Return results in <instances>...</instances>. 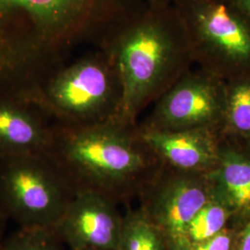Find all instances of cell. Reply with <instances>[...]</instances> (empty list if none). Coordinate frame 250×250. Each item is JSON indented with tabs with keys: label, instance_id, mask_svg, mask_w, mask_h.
I'll list each match as a JSON object with an SVG mask.
<instances>
[{
	"label": "cell",
	"instance_id": "1",
	"mask_svg": "<svg viewBox=\"0 0 250 250\" xmlns=\"http://www.w3.org/2000/svg\"><path fill=\"white\" fill-rule=\"evenodd\" d=\"M143 0H0V99L31 104L83 53L105 50Z\"/></svg>",
	"mask_w": 250,
	"mask_h": 250
},
{
	"label": "cell",
	"instance_id": "2",
	"mask_svg": "<svg viewBox=\"0 0 250 250\" xmlns=\"http://www.w3.org/2000/svg\"><path fill=\"white\" fill-rule=\"evenodd\" d=\"M46 155L74 193L96 192L117 204L140 197L164 168L138 125L121 115L95 125L54 123Z\"/></svg>",
	"mask_w": 250,
	"mask_h": 250
},
{
	"label": "cell",
	"instance_id": "3",
	"mask_svg": "<svg viewBox=\"0 0 250 250\" xmlns=\"http://www.w3.org/2000/svg\"><path fill=\"white\" fill-rule=\"evenodd\" d=\"M105 51L122 79L121 116L134 124L195 64L188 31L174 6L146 9Z\"/></svg>",
	"mask_w": 250,
	"mask_h": 250
},
{
	"label": "cell",
	"instance_id": "4",
	"mask_svg": "<svg viewBox=\"0 0 250 250\" xmlns=\"http://www.w3.org/2000/svg\"><path fill=\"white\" fill-rule=\"evenodd\" d=\"M124 89L116 64L105 50H93L45 83L32 105L54 123L86 125L120 116Z\"/></svg>",
	"mask_w": 250,
	"mask_h": 250
},
{
	"label": "cell",
	"instance_id": "5",
	"mask_svg": "<svg viewBox=\"0 0 250 250\" xmlns=\"http://www.w3.org/2000/svg\"><path fill=\"white\" fill-rule=\"evenodd\" d=\"M195 64L224 81L250 77V19L226 0H175Z\"/></svg>",
	"mask_w": 250,
	"mask_h": 250
},
{
	"label": "cell",
	"instance_id": "6",
	"mask_svg": "<svg viewBox=\"0 0 250 250\" xmlns=\"http://www.w3.org/2000/svg\"><path fill=\"white\" fill-rule=\"evenodd\" d=\"M74 195L47 155L0 159V211L20 229H54Z\"/></svg>",
	"mask_w": 250,
	"mask_h": 250
},
{
	"label": "cell",
	"instance_id": "7",
	"mask_svg": "<svg viewBox=\"0 0 250 250\" xmlns=\"http://www.w3.org/2000/svg\"><path fill=\"white\" fill-rule=\"evenodd\" d=\"M141 128L183 131L224 124L226 81L198 68L182 76L154 103Z\"/></svg>",
	"mask_w": 250,
	"mask_h": 250
},
{
	"label": "cell",
	"instance_id": "8",
	"mask_svg": "<svg viewBox=\"0 0 250 250\" xmlns=\"http://www.w3.org/2000/svg\"><path fill=\"white\" fill-rule=\"evenodd\" d=\"M140 209L177 250H188L187 230L198 210L214 198L210 173H191L164 166L140 196Z\"/></svg>",
	"mask_w": 250,
	"mask_h": 250
},
{
	"label": "cell",
	"instance_id": "9",
	"mask_svg": "<svg viewBox=\"0 0 250 250\" xmlns=\"http://www.w3.org/2000/svg\"><path fill=\"white\" fill-rule=\"evenodd\" d=\"M117 205L96 192H77L53 230L71 250H118L124 217Z\"/></svg>",
	"mask_w": 250,
	"mask_h": 250
},
{
	"label": "cell",
	"instance_id": "10",
	"mask_svg": "<svg viewBox=\"0 0 250 250\" xmlns=\"http://www.w3.org/2000/svg\"><path fill=\"white\" fill-rule=\"evenodd\" d=\"M138 127L164 166L191 173H210L217 167L222 148L218 129L161 131Z\"/></svg>",
	"mask_w": 250,
	"mask_h": 250
},
{
	"label": "cell",
	"instance_id": "11",
	"mask_svg": "<svg viewBox=\"0 0 250 250\" xmlns=\"http://www.w3.org/2000/svg\"><path fill=\"white\" fill-rule=\"evenodd\" d=\"M52 138L53 124L38 107L0 99V159L46 155Z\"/></svg>",
	"mask_w": 250,
	"mask_h": 250
},
{
	"label": "cell",
	"instance_id": "12",
	"mask_svg": "<svg viewBox=\"0 0 250 250\" xmlns=\"http://www.w3.org/2000/svg\"><path fill=\"white\" fill-rule=\"evenodd\" d=\"M214 197L230 210L250 209V161L221 148L217 167L210 172Z\"/></svg>",
	"mask_w": 250,
	"mask_h": 250
},
{
	"label": "cell",
	"instance_id": "13",
	"mask_svg": "<svg viewBox=\"0 0 250 250\" xmlns=\"http://www.w3.org/2000/svg\"><path fill=\"white\" fill-rule=\"evenodd\" d=\"M167 243L161 230L140 208L124 217L118 250H166Z\"/></svg>",
	"mask_w": 250,
	"mask_h": 250
},
{
	"label": "cell",
	"instance_id": "14",
	"mask_svg": "<svg viewBox=\"0 0 250 250\" xmlns=\"http://www.w3.org/2000/svg\"><path fill=\"white\" fill-rule=\"evenodd\" d=\"M230 216L227 207L217 198H212L194 216L187 230L188 248L207 240L224 231Z\"/></svg>",
	"mask_w": 250,
	"mask_h": 250
},
{
	"label": "cell",
	"instance_id": "15",
	"mask_svg": "<svg viewBox=\"0 0 250 250\" xmlns=\"http://www.w3.org/2000/svg\"><path fill=\"white\" fill-rule=\"evenodd\" d=\"M224 123L241 133L250 132V77L226 82Z\"/></svg>",
	"mask_w": 250,
	"mask_h": 250
},
{
	"label": "cell",
	"instance_id": "16",
	"mask_svg": "<svg viewBox=\"0 0 250 250\" xmlns=\"http://www.w3.org/2000/svg\"><path fill=\"white\" fill-rule=\"evenodd\" d=\"M62 244L53 229H19L1 250H63Z\"/></svg>",
	"mask_w": 250,
	"mask_h": 250
},
{
	"label": "cell",
	"instance_id": "17",
	"mask_svg": "<svg viewBox=\"0 0 250 250\" xmlns=\"http://www.w3.org/2000/svg\"><path fill=\"white\" fill-rule=\"evenodd\" d=\"M231 244V236L224 230L207 240L191 245L187 250H230Z\"/></svg>",
	"mask_w": 250,
	"mask_h": 250
},
{
	"label": "cell",
	"instance_id": "18",
	"mask_svg": "<svg viewBox=\"0 0 250 250\" xmlns=\"http://www.w3.org/2000/svg\"><path fill=\"white\" fill-rule=\"evenodd\" d=\"M175 0H143L147 9H162L173 6Z\"/></svg>",
	"mask_w": 250,
	"mask_h": 250
},
{
	"label": "cell",
	"instance_id": "19",
	"mask_svg": "<svg viewBox=\"0 0 250 250\" xmlns=\"http://www.w3.org/2000/svg\"><path fill=\"white\" fill-rule=\"evenodd\" d=\"M250 19V0H226Z\"/></svg>",
	"mask_w": 250,
	"mask_h": 250
},
{
	"label": "cell",
	"instance_id": "20",
	"mask_svg": "<svg viewBox=\"0 0 250 250\" xmlns=\"http://www.w3.org/2000/svg\"><path fill=\"white\" fill-rule=\"evenodd\" d=\"M8 218L0 211V250H2L3 244L6 238H4V233L7 227Z\"/></svg>",
	"mask_w": 250,
	"mask_h": 250
},
{
	"label": "cell",
	"instance_id": "21",
	"mask_svg": "<svg viewBox=\"0 0 250 250\" xmlns=\"http://www.w3.org/2000/svg\"><path fill=\"white\" fill-rule=\"evenodd\" d=\"M241 250H250V224L247 227L241 243Z\"/></svg>",
	"mask_w": 250,
	"mask_h": 250
}]
</instances>
